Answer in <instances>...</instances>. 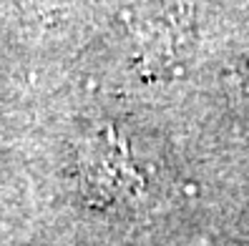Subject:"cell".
<instances>
[{"instance_id": "6da1fadb", "label": "cell", "mask_w": 249, "mask_h": 246, "mask_svg": "<svg viewBox=\"0 0 249 246\" xmlns=\"http://www.w3.org/2000/svg\"><path fill=\"white\" fill-rule=\"evenodd\" d=\"M86 189L91 194H98L101 201H113L131 194V186H141L136 171L131 168L128 156L121 148L111 131L101 133L81 158Z\"/></svg>"}]
</instances>
